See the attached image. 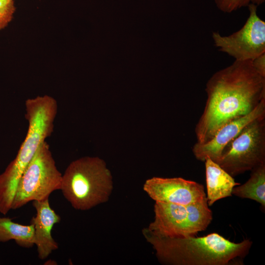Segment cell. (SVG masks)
Returning a JSON list of instances; mask_svg holds the SVG:
<instances>
[{
  "label": "cell",
  "instance_id": "9",
  "mask_svg": "<svg viewBox=\"0 0 265 265\" xmlns=\"http://www.w3.org/2000/svg\"><path fill=\"white\" fill-rule=\"evenodd\" d=\"M265 117V99L250 113L222 126L214 136L203 144L196 143L192 148L195 158L204 161L206 158L218 163L227 146L250 123Z\"/></svg>",
  "mask_w": 265,
  "mask_h": 265
},
{
  "label": "cell",
  "instance_id": "16",
  "mask_svg": "<svg viewBox=\"0 0 265 265\" xmlns=\"http://www.w3.org/2000/svg\"><path fill=\"white\" fill-rule=\"evenodd\" d=\"M216 7L221 11L230 13L250 4L257 6L263 4L265 0H214Z\"/></svg>",
  "mask_w": 265,
  "mask_h": 265
},
{
  "label": "cell",
  "instance_id": "13",
  "mask_svg": "<svg viewBox=\"0 0 265 265\" xmlns=\"http://www.w3.org/2000/svg\"><path fill=\"white\" fill-rule=\"evenodd\" d=\"M232 194L260 203L265 208V164L251 170L249 179L243 184L235 186Z\"/></svg>",
  "mask_w": 265,
  "mask_h": 265
},
{
  "label": "cell",
  "instance_id": "4",
  "mask_svg": "<svg viewBox=\"0 0 265 265\" xmlns=\"http://www.w3.org/2000/svg\"><path fill=\"white\" fill-rule=\"evenodd\" d=\"M113 188L112 177L105 162L85 157L71 162L62 176L60 190L75 209L89 210L107 202Z\"/></svg>",
  "mask_w": 265,
  "mask_h": 265
},
{
  "label": "cell",
  "instance_id": "18",
  "mask_svg": "<svg viewBox=\"0 0 265 265\" xmlns=\"http://www.w3.org/2000/svg\"><path fill=\"white\" fill-rule=\"evenodd\" d=\"M252 62L258 73L265 77V53L255 58Z\"/></svg>",
  "mask_w": 265,
  "mask_h": 265
},
{
  "label": "cell",
  "instance_id": "2",
  "mask_svg": "<svg viewBox=\"0 0 265 265\" xmlns=\"http://www.w3.org/2000/svg\"><path fill=\"white\" fill-rule=\"evenodd\" d=\"M143 234L156 251L158 260L171 265H227L246 256L252 242L235 243L212 233L201 237H161L144 228Z\"/></svg>",
  "mask_w": 265,
  "mask_h": 265
},
{
  "label": "cell",
  "instance_id": "11",
  "mask_svg": "<svg viewBox=\"0 0 265 265\" xmlns=\"http://www.w3.org/2000/svg\"><path fill=\"white\" fill-rule=\"evenodd\" d=\"M33 206L36 212L31 220L34 228V245L37 247L39 258L44 260L58 247L51 232L54 225L59 222L61 218L51 207L49 198L33 201Z\"/></svg>",
  "mask_w": 265,
  "mask_h": 265
},
{
  "label": "cell",
  "instance_id": "8",
  "mask_svg": "<svg viewBox=\"0 0 265 265\" xmlns=\"http://www.w3.org/2000/svg\"><path fill=\"white\" fill-rule=\"evenodd\" d=\"M143 188L155 201L187 205L207 198L202 184L181 177H154L145 181Z\"/></svg>",
  "mask_w": 265,
  "mask_h": 265
},
{
  "label": "cell",
  "instance_id": "10",
  "mask_svg": "<svg viewBox=\"0 0 265 265\" xmlns=\"http://www.w3.org/2000/svg\"><path fill=\"white\" fill-rule=\"evenodd\" d=\"M155 218L144 228L161 237L183 238L189 236L186 205L155 201Z\"/></svg>",
  "mask_w": 265,
  "mask_h": 265
},
{
  "label": "cell",
  "instance_id": "15",
  "mask_svg": "<svg viewBox=\"0 0 265 265\" xmlns=\"http://www.w3.org/2000/svg\"><path fill=\"white\" fill-rule=\"evenodd\" d=\"M189 236H195L205 230L212 220V213L209 209L207 198L186 205Z\"/></svg>",
  "mask_w": 265,
  "mask_h": 265
},
{
  "label": "cell",
  "instance_id": "7",
  "mask_svg": "<svg viewBox=\"0 0 265 265\" xmlns=\"http://www.w3.org/2000/svg\"><path fill=\"white\" fill-rule=\"evenodd\" d=\"M257 6L248 5L249 16L242 27L228 36L212 33L214 45L235 60H253L265 53V22L257 14Z\"/></svg>",
  "mask_w": 265,
  "mask_h": 265
},
{
  "label": "cell",
  "instance_id": "14",
  "mask_svg": "<svg viewBox=\"0 0 265 265\" xmlns=\"http://www.w3.org/2000/svg\"><path fill=\"white\" fill-rule=\"evenodd\" d=\"M14 240L19 246L30 248L34 245L33 224L24 225L13 222L8 217H0V242Z\"/></svg>",
  "mask_w": 265,
  "mask_h": 265
},
{
  "label": "cell",
  "instance_id": "6",
  "mask_svg": "<svg viewBox=\"0 0 265 265\" xmlns=\"http://www.w3.org/2000/svg\"><path fill=\"white\" fill-rule=\"evenodd\" d=\"M218 164L232 177L265 164V117L250 123L228 144Z\"/></svg>",
  "mask_w": 265,
  "mask_h": 265
},
{
  "label": "cell",
  "instance_id": "3",
  "mask_svg": "<svg viewBox=\"0 0 265 265\" xmlns=\"http://www.w3.org/2000/svg\"><path fill=\"white\" fill-rule=\"evenodd\" d=\"M57 101L49 95L28 99L25 102L28 129L15 158L0 175V199L13 201L19 180L40 146L53 132Z\"/></svg>",
  "mask_w": 265,
  "mask_h": 265
},
{
  "label": "cell",
  "instance_id": "12",
  "mask_svg": "<svg viewBox=\"0 0 265 265\" xmlns=\"http://www.w3.org/2000/svg\"><path fill=\"white\" fill-rule=\"evenodd\" d=\"M207 203L212 206L217 201L230 197L233 188L240 185L233 177L209 158L205 159Z\"/></svg>",
  "mask_w": 265,
  "mask_h": 265
},
{
  "label": "cell",
  "instance_id": "5",
  "mask_svg": "<svg viewBox=\"0 0 265 265\" xmlns=\"http://www.w3.org/2000/svg\"><path fill=\"white\" fill-rule=\"evenodd\" d=\"M62 175L45 141L22 174L16 189L12 209H19L31 201L49 198L53 191L61 189Z\"/></svg>",
  "mask_w": 265,
  "mask_h": 265
},
{
  "label": "cell",
  "instance_id": "1",
  "mask_svg": "<svg viewBox=\"0 0 265 265\" xmlns=\"http://www.w3.org/2000/svg\"><path fill=\"white\" fill-rule=\"evenodd\" d=\"M207 98L195 128L197 143L210 141L225 124L252 112L265 99V77L252 60H235L207 82Z\"/></svg>",
  "mask_w": 265,
  "mask_h": 265
},
{
  "label": "cell",
  "instance_id": "17",
  "mask_svg": "<svg viewBox=\"0 0 265 265\" xmlns=\"http://www.w3.org/2000/svg\"><path fill=\"white\" fill-rule=\"evenodd\" d=\"M15 10L14 0H0V30L11 21Z\"/></svg>",
  "mask_w": 265,
  "mask_h": 265
}]
</instances>
